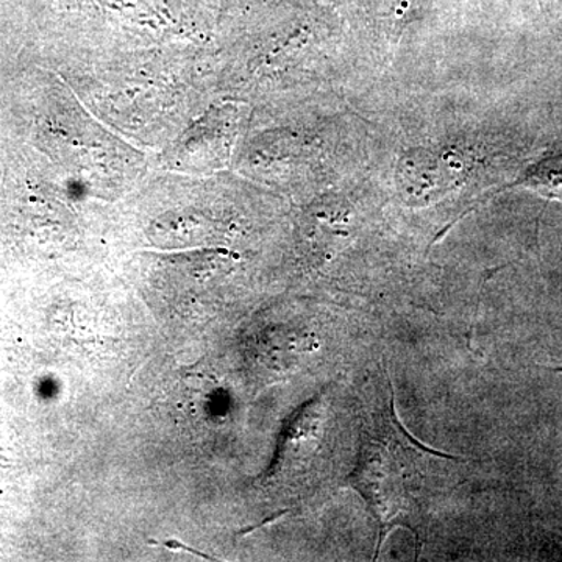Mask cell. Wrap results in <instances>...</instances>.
Returning a JSON list of instances; mask_svg holds the SVG:
<instances>
[{"instance_id":"cell-1","label":"cell","mask_w":562,"mask_h":562,"mask_svg":"<svg viewBox=\"0 0 562 562\" xmlns=\"http://www.w3.org/2000/svg\"><path fill=\"white\" fill-rule=\"evenodd\" d=\"M430 452L402 427L395 416L394 392L364 419L360 453L349 484L360 492L379 522V546L394 527L416 528L414 520L419 516L425 490L422 461Z\"/></svg>"},{"instance_id":"cell-2","label":"cell","mask_w":562,"mask_h":562,"mask_svg":"<svg viewBox=\"0 0 562 562\" xmlns=\"http://www.w3.org/2000/svg\"><path fill=\"white\" fill-rule=\"evenodd\" d=\"M506 188L536 192L549 201L562 202V149L547 151L528 162Z\"/></svg>"},{"instance_id":"cell-3","label":"cell","mask_w":562,"mask_h":562,"mask_svg":"<svg viewBox=\"0 0 562 562\" xmlns=\"http://www.w3.org/2000/svg\"><path fill=\"white\" fill-rule=\"evenodd\" d=\"M538 2L541 9L547 11L553 5L554 0H538Z\"/></svg>"}]
</instances>
